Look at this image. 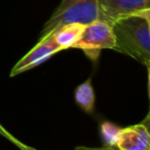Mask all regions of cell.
<instances>
[{
	"label": "cell",
	"instance_id": "cell-1",
	"mask_svg": "<svg viewBox=\"0 0 150 150\" xmlns=\"http://www.w3.org/2000/svg\"><path fill=\"white\" fill-rule=\"evenodd\" d=\"M115 44L113 50L129 56L149 67L150 9L127 16L112 23Z\"/></svg>",
	"mask_w": 150,
	"mask_h": 150
},
{
	"label": "cell",
	"instance_id": "cell-2",
	"mask_svg": "<svg viewBox=\"0 0 150 150\" xmlns=\"http://www.w3.org/2000/svg\"><path fill=\"white\" fill-rule=\"evenodd\" d=\"M96 21H102L99 0H62L44 24L39 40L48 37L65 25L81 24L86 26Z\"/></svg>",
	"mask_w": 150,
	"mask_h": 150
},
{
	"label": "cell",
	"instance_id": "cell-3",
	"mask_svg": "<svg viewBox=\"0 0 150 150\" xmlns=\"http://www.w3.org/2000/svg\"><path fill=\"white\" fill-rule=\"evenodd\" d=\"M115 39L112 25L104 21H96L86 25L81 35L72 47L79 48L93 61H97L105 48H114Z\"/></svg>",
	"mask_w": 150,
	"mask_h": 150
},
{
	"label": "cell",
	"instance_id": "cell-4",
	"mask_svg": "<svg viewBox=\"0 0 150 150\" xmlns=\"http://www.w3.org/2000/svg\"><path fill=\"white\" fill-rule=\"evenodd\" d=\"M61 50H63L62 47L56 42L54 36L50 35L44 39L39 40V42L13 67L9 75L13 77L16 75L30 70L41 63L45 62L50 57Z\"/></svg>",
	"mask_w": 150,
	"mask_h": 150
},
{
	"label": "cell",
	"instance_id": "cell-5",
	"mask_svg": "<svg viewBox=\"0 0 150 150\" xmlns=\"http://www.w3.org/2000/svg\"><path fill=\"white\" fill-rule=\"evenodd\" d=\"M102 21L111 24L127 16L150 9V0H99Z\"/></svg>",
	"mask_w": 150,
	"mask_h": 150
},
{
	"label": "cell",
	"instance_id": "cell-6",
	"mask_svg": "<svg viewBox=\"0 0 150 150\" xmlns=\"http://www.w3.org/2000/svg\"><path fill=\"white\" fill-rule=\"evenodd\" d=\"M148 117L145 122L121 129L115 148L118 150H150Z\"/></svg>",
	"mask_w": 150,
	"mask_h": 150
},
{
	"label": "cell",
	"instance_id": "cell-7",
	"mask_svg": "<svg viewBox=\"0 0 150 150\" xmlns=\"http://www.w3.org/2000/svg\"><path fill=\"white\" fill-rule=\"evenodd\" d=\"M83 28L84 25L81 24H69L59 28L52 35L54 36L57 43L64 50L66 48L72 47L73 44L77 41L79 36L81 35Z\"/></svg>",
	"mask_w": 150,
	"mask_h": 150
},
{
	"label": "cell",
	"instance_id": "cell-8",
	"mask_svg": "<svg viewBox=\"0 0 150 150\" xmlns=\"http://www.w3.org/2000/svg\"><path fill=\"white\" fill-rule=\"evenodd\" d=\"M75 100L86 112L92 113L94 111L95 91L92 86L91 78L82 82L77 88V90L75 91Z\"/></svg>",
	"mask_w": 150,
	"mask_h": 150
},
{
	"label": "cell",
	"instance_id": "cell-9",
	"mask_svg": "<svg viewBox=\"0 0 150 150\" xmlns=\"http://www.w3.org/2000/svg\"><path fill=\"white\" fill-rule=\"evenodd\" d=\"M121 129L117 127L115 125L106 121V122L102 123L101 125V133H102L103 139H104L105 143H106V147H114L116 141L118 139L119 132Z\"/></svg>",
	"mask_w": 150,
	"mask_h": 150
},
{
	"label": "cell",
	"instance_id": "cell-10",
	"mask_svg": "<svg viewBox=\"0 0 150 150\" xmlns=\"http://www.w3.org/2000/svg\"><path fill=\"white\" fill-rule=\"evenodd\" d=\"M0 135L2 136V137H4L5 139H7L8 141H11V143L15 144V145L17 146V147H19L21 150H26V148L28 147V145L22 143L19 139H17L16 137H13V136L11 135L7 129H5L4 127H3V125H1V123H0Z\"/></svg>",
	"mask_w": 150,
	"mask_h": 150
},
{
	"label": "cell",
	"instance_id": "cell-11",
	"mask_svg": "<svg viewBox=\"0 0 150 150\" xmlns=\"http://www.w3.org/2000/svg\"><path fill=\"white\" fill-rule=\"evenodd\" d=\"M75 150H101V148H88V147H83V146H79L76 147Z\"/></svg>",
	"mask_w": 150,
	"mask_h": 150
},
{
	"label": "cell",
	"instance_id": "cell-12",
	"mask_svg": "<svg viewBox=\"0 0 150 150\" xmlns=\"http://www.w3.org/2000/svg\"><path fill=\"white\" fill-rule=\"evenodd\" d=\"M101 150H118L114 147H104V148H101Z\"/></svg>",
	"mask_w": 150,
	"mask_h": 150
},
{
	"label": "cell",
	"instance_id": "cell-13",
	"mask_svg": "<svg viewBox=\"0 0 150 150\" xmlns=\"http://www.w3.org/2000/svg\"><path fill=\"white\" fill-rule=\"evenodd\" d=\"M26 150H36V149H34V148H32V147H30V146H28V147L26 148Z\"/></svg>",
	"mask_w": 150,
	"mask_h": 150
}]
</instances>
